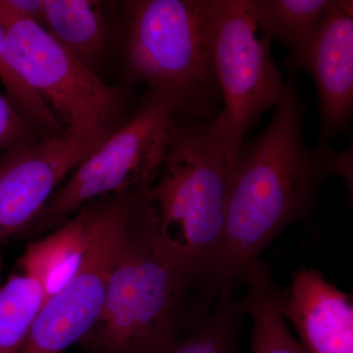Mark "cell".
<instances>
[{"label": "cell", "instance_id": "3957f363", "mask_svg": "<svg viewBox=\"0 0 353 353\" xmlns=\"http://www.w3.org/2000/svg\"><path fill=\"white\" fill-rule=\"evenodd\" d=\"M214 0L122 3L125 70L132 83L178 105L179 115L210 119L222 101L212 60Z\"/></svg>", "mask_w": 353, "mask_h": 353}, {"label": "cell", "instance_id": "d6986e66", "mask_svg": "<svg viewBox=\"0 0 353 353\" xmlns=\"http://www.w3.org/2000/svg\"><path fill=\"white\" fill-rule=\"evenodd\" d=\"M39 138L44 137L26 121L6 95L0 94V150L4 152Z\"/></svg>", "mask_w": 353, "mask_h": 353}, {"label": "cell", "instance_id": "8fae6325", "mask_svg": "<svg viewBox=\"0 0 353 353\" xmlns=\"http://www.w3.org/2000/svg\"><path fill=\"white\" fill-rule=\"evenodd\" d=\"M283 313L306 353H353V305L347 294L321 272L294 271Z\"/></svg>", "mask_w": 353, "mask_h": 353}, {"label": "cell", "instance_id": "ba28073f", "mask_svg": "<svg viewBox=\"0 0 353 353\" xmlns=\"http://www.w3.org/2000/svg\"><path fill=\"white\" fill-rule=\"evenodd\" d=\"M138 192L99 199L94 234L80 268L39 311L19 353H63L94 328L109 278L126 241Z\"/></svg>", "mask_w": 353, "mask_h": 353}, {"label": "cell", "instance_id": "ffe728a7", "mask_svg": "<svg viewBox=\"0 0 353 353\" xmlns=\"http://www.w3.org/2000/svg\"><path fill=\"white\" fill-rule=\"evenodd\" d=\"M15 20H29L43 28V0H0V26Z\"/></svg>", "mask_w": 353, "mask_h": 353}, {"label": "cell", "instance_id": "30bf717a", "mask_svg": "<svg viewBox=\"0 0 353 353\" xmlns=\"http://www.w3.org/2000/svg\"><path fill=\"white\" fill-rule=\"evenodd\" d=\"M353 2L334 0L297 70H307L319 94L323 141L347 129L353 110Z\"/></svg>", "mask_w": 353, "mask_h": 353}, {"label": "cell", "instance_id": "2e32d148", "mask_svg": "<svg viewBox=\"0 0 353 353\" xmlns=\"http://www.w3.org/2000/svg\"><path fill=\"white\" fill-rule=\"evenodd\" d=\"M246 315L243 299L221 292L210 312L167 353H243L240 334Z\"/></svg>", "mask_w": 353, "mask_h": 353}, {"label": "cell", "instance_id": "ac0fdd59", "mask_svg": "<svg viewBox=\"0 0 353 353\" xmlns=\"http://www.w3.org/2000/svg\"><path fill=\"white\" fill-rule=\"evenodd\" d=\"M0 82L6 90V97L18 112L41 137L63 134L53 114L34 90L14 71L4 54V32L0 26Z\"/></svg>", "mask_w": 353, "mask_h": 353}, {"label": "cell", "instance_id": "8992f818", "mask_svg": "<svg viewBox=\"0 0 353 353\" xmlns=\"http://www.w3.org/2000/svg\"><path fill=\"white\" fill-rule=\"evenodd\" d=\"M175 102L146 92L137 113L97 146L55 190L31 225L50 229L90 202L150 188L159 175Z\"/></svg>", "mask_w": 353, "mask_h": 353}, {"label": "cell", "instance_id": "6da1fadb", "mask_svg": "<svg viewBox=\"0 0 353 353\" xmlns=\"http://www.w3.org/2000/svg\"><path fill=\"white\" fill-rule=\"evenodd\" d=\"M263 134L243 145L228 179L226 221L211 288L233 290L274 239L305 219L332 175L352 176V153L304 143V105L292 80Z\"/></svg>", "mask_w": 353, "mask_h": 353}, {"label": "cell", "instance_id": "52a82bcc", "mask_svg": "<svg viewBox=\"0 0 353 353\" xmlns=\"http://www.w3.org/2000/svg\"><path fill=\"white\" fill-rule=\"evenodd\" d=\"M248 0H214L212 60L223 106L215 126L229 173L246 132L277 105L285 83Z\"/></svg>", "mask_w": 353, "mask_h": 353}, {"label": "cell", "instance_id": "277c9868", "mask_svg": "<svg viewBox=\"0 0 353 353\" xmlns=\"http://www.w3.org/2000/svg\"><path fill=\"white\" fill-rule=\"evenodd\" d=\"M228 179L215 117L175 114L161 170L145 196L166 236L211 290L226 221Z\"/></svg>", "mask_w": 353, "mask_h": 353}, {"label": "cell", "instance_id": "44dd1931", "mask_svg": "<svg viewBox=\"0 0 353 353\" xmlns=\"http://www.w3.org/2000/svg\"><path fill=\"white\" fill-rule=\"evenodd\" d=\"M2 270H3V260L0 254V287L2 285Z\"/></svg>", "mask_w": 353, "mask_h": 353}, {"label": "cell", "instance_id": "7a4b0ae2", "mask_svg": "<svg viewBox=\"0 0 353 353\" xmlns=\"http://www.w3.org/2000/svg\"><path fill=\"white\" fill-rule=\"evenodd\" d=\"M145 192L134 199L95 325L99 353H167L215 303L205 281L165 234Z\"/></svg>", "mask_w": 353, "mask_h": 353}, {"label": "cell", "instance_id": "4fadbf2b", "mask_svg": "<svg viewBox=\"0 0 353 353\" xmlns=\"http://www.w3.org/2000/svg\"><path fill=\"white\" fill-rule=\"evenodd\" d=\"M241 280L248 287L243 297L246 315L252 320L250 353H306L285 320V292L274 280L270 267L259 260Z\"/></svg>", "mask_w": 353, "mask_h": 353}, {"label": "cell", "instance_id": "5b68a950", "mask_svg": "<svg viewBox=\"0 0 353 353\" xmlns=\"http://www.w3.org/2000/svg\"><path fill=\"white\" fill-rule=\"evenodd\" d=\"M4 54L14 71L46 103L64 136L101 145L125 120V97L79 61L37 23L1 26Z\"/></svg>", "mask_w": 353, "mask_h": 353}, {"label": "cell", "instance_id": "9c48e42d", "mask_svg": "<svg viewBox=\"0 0 353 353\" xmlns=\"http://www.w3.org/2000/svg\"><path fill=\"white\" fill-rule=\"evenodd\" d=\"M97 146L62 134L4 150L0 155V245L31 226L57 185Z\"/></svg>", "mask_w": 353, "mask_h": 353}, {"label": "cell", "instance_id": "7c38bea8", "mask_svg": "<svg viewBox=\"0 0 353 353\" xmlns=\"http://www.w3.org/2000/svg\"><path fill=\"white\" fill-rule=\"evenodd\" d=\"M99 199L83 206L73 219L26 250L20 261L23 273L38 281L46 301L59 292L80 268L94 234Z\"/></svg>", "mask_w": 353, "mask_h": 353}, {"label": "cell", "instance_id": "e0dca14e", "mask_svg": "<svg viewBox=\"0 0 353 353\" xmlns=\"http://www.w3.org/2000/svg\"><path fill=\"white\" fill-rule=\"evenodd\" d=\"M46 296L34 278L18 274L0 287V353H19Z\"/></svg>", "mask_w": 353, "mask_h": 353}, {"label": "cell", "instance_id": "5bb4252c", "mask_svg": "<svg viewBox=\"0 0 353 353\" xmlns=\"http://www.w3.org/2000/svg\"><path fill=\"white\" fill-rule=\"evenodd\" d=\"M43 28L58 43L95 71L108 50V28L103 2L92 0H43Z\"/></svg>", "mask_w": 353, "mask_h": 353}, {"label": "cell", "instance_id": "9a60e30c", "mask_svg": "<svg viewBox=\"0 0 353 353\" xmlns=\"http://www.w3.org/2000/svg\"><path fill=\"white\" fill-rule=\"evenodd\" d=\"M260 31L289 51V64L299 69L321 29L334 0H248Z\"/></svg>", "mask_w": 353, "mask_h": 353}]
</instances>
